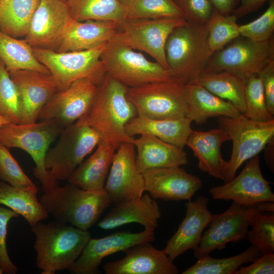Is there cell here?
I'll return each instance as SVG.
<instances>
[{
	"label": "cell",
	"mask_w": 274,
	"mask_h": 274,
	"mask_svg": "<svg viewBox=\"0 0 274 274\" xmlns=\"http://www.w3.org/2000/svg\"><path fill=\"white\" fill-rule=\"evenodd\" d=\"M128 87L106 73L98 85L93 104L87 113L90 125L103 139L116 149L134 138L125 131L126 125L137 116L128 96Z\"/></svg>",
	"instance_id": "obj_1"
},
{
	"label": "cell",
	"mask_w": 274,
	"mask_h": 274,
	"mask_svg": "<svg viewBox=\"0 0 274 274\" xmlns=\"http://www.w3.org/2000/svg\"><path fill=\"white\" fill-rule=\"evenodd\" d=\"M31 229L35 235L36 264L42 274L68 269L91 238L88 231L56 220L39 222Z\"/></svg>",
	"instance_id": "obj_2"
},
{
	"label": "cell",
	"mask_w": 274,
	"mask_h": 274,
	"mask_svg": "<svg viewBox=\"0 0 274 274\" xmlns=\"http://www.w3.org/2000/svg\"><path fill=\"white\" fill-rule=\"evenodd\" d=\"M40 201L55 220L86 231L112 203L105 189L85 190L68 182L44 192Z\"/></svg>",
	"instance_id": "obj_3"
},
{
	"label": "cell",
	"mask_w": 274,
	"mask_h": 274,
	"mask_svg": "<svg viewBox=\"0 0 274 274\" xmlns=\"http://www.w3.org/2000/svg\"><path fill=\"white\" fill-rule=\"evenodd\" d=\"M207 24L178 26L168 36L165 53L172 78L184 84L195 81L213 55L208 44Z\"/></svg>",
	"instance_id": "obj_4"
},
{
	"label": "cell",
	"mask_w": 274,
	"mask_h": 274,
	"mask_svg": "<svg viewBox=\"0 0 274 274\" xmlns=\"http://www.w3.org/2000/svg\"><path fill=\"white\" fill-rule=\"evenodd\" d=\"M63 129L54 119L28 124L10 122L0 128V144L22 149L31 157L35 163L33 175L40 182L43 192L59 185L46 168L45 160L50 145Z\"/></svg>",
	"instance_id": "obj_5"
},
{
	"label": "cell",
	"mask_w": 274,
	"mask_h": 274,
	"mask_svg": "<svg viewBox=\"0 0 274 274\" xmlns=\"http://www.w3.org/2000/svg\"><path fill=\"white\" fill-rule=\"evenodd\" d=\"M101 138L90 125L87 114L62 129L45 157L46 168L57 181L68 179L85 157L96 147Z\"/></svg>",
	"instance_id": "obj_6"
},
{
	"label": "cell",
	"mask_w": 274,
	"mask_h": 274,
	"mask_svg": "<svg viewBox=\"0 0 274 274\" xmlns=\"http://www.w3.org/2000/svg\"><path fill=\"white\" fill-rule=\"evenodd\" d=\"M106 73L128 88L174 79L169 71L114 38L100 55Z\"/></svg>",
	"instance_id": "obj_7"
},
{
	"label": "cell",
	"mask_w": 274,
	"mask_h": 274,
	"mask_svg": "<svg viewBox=\"0 0 274 274\" xmlns=\"http://www.w3.org/2000/svg\"><path fill=\"white\" fill-rule=\"evenodd\" d=\"M106 44L81 51L58 52L32 49L37 59L49 71L59 91L82 78L90 79L98 86L101 83L106 71L100 55Z\"/></svg>",
	"instance_id": "obj_8"
},
{
	"label": "cell",
	"mask_w": 274,
	"mask_h": 274,
	"mask_svg": "<svg viewBox=\"0 0 274 274\" xmlns=\"http://www.w3.org/2000/svg\"><path fill=\"white\" fill-rule=\"evenodd\" d=\"M219 128L226 132L232 142V150L224 182L232 179L246 161L257 155L274 139V119L260 122L242 114L236 117H218Z\"/></svg>",
	"instance_id": "obj_9"
},
{
	"label": "cell",
	"mask_w": 274,
	"mask_h": 274,
	"mask_svg": "<svg viewBox=\"0 0 274 274\" xmlns=\"http://www.w3.org/2000/svg\"><path fill=\"white\" fill-rule=\"evenodd\" d=\"M273 55V37L256 42L240 36L213 54L203 72L226 71L248 79L258 74Z\"/></svg>",
	"instance_id": "obj_10"
},
{
	"label": "cell",
	"mask_w": 274,
	"mask_h": 274,
	"mask_svg": "<svg viewBox=\"0 0 274 274\" xmlns=\"http://www.w3.org/2000/svg\"><path fill=\"white\" fill-rule=\"evenodd\" d=\"M183 17L125 19L114 38L134 50L143 51L168 70L165 46L176 27L187 24Z\"/></svg>",
	"instance_id": "obj_11"
},
{
	"label": "cell",
	"mask_w": 274,
	"mask_h": 274,
	"mask_svg": "<svg viewBox=\"0 0 274 274\" xmlns=\"http://www.w3.org/2000/svg\"><path fill=\"white\" fill-rule=\"evenodd\" d=\"M127 93L138 116L151 119L187 117L185 84L179 81L128 88Z\"/></svg>",
	"instance_id": "obj_12"
},
{
	"label": "cell",
	"mask_w": 274,
	"mask_h": 274,
	"mask_svg": "<svg viewBox=\"0 0 274 274\" xmlns=\"http://www.w3.org/2000/svg\"><path fill=\"white\" fill-rule=\"evenodd\" d=\"M260 213L256 205L245 206L232 202L224 212L213 215L208 228L193 249L194 256L198 259L210 255L230 242L246 238L253 218Z\"/></svg>",
	"instance_id": "obj_13"
},
{
	"label": "cell",
	"mask_w": 274,
	"mask_h": 274,
	"mask_svg": "<svg viewBox=\"0 0 274 274\" xmlns=\"http://www.w3.org/2000/svg\"><path fill=\"white\" fill-rule=\"evenodd\" d=\"M209 192L213 199L232 200L245 206L274 202V194L263 176L258 155L248 160L239 175L222 185L211 187Z\"/></svg>",
	"instance_id": "obj_14"
},
{
	"label": "cell",
	"mask_w": 274,
	"mask_h": 274,
	"mask_svg": "<svg viewBox=\"0 0 274 274\" xmlns=\"http://www.w3.org/2000/svg\"><path fill=\"white\" fill-rule=\"evenodd\" d=\"M98 89L90 79L76 80L54 94L42 108L38 120L54 119L63 128L72 124L89 112Z\"/></svg>",
	"instance_id": "obj_15"
},
{
	"label": "cell",
	"mask_w": 274,
	"mask_h": 274,
	"mask_svg": "<svg viewBox=\"0 0 274 274\" xmlns=\"http://www.w3.org/2000/svg\"><path fill=\"white\" fill-rule=\"evenodd\" d=\"M71 19L65 2L39 0L23 39L33 49L56 51Z\"/></svg>",
	"instance_id": "obj_16"
},
{
	"label": "cell",
	"mask_w": 274,
	"mask_h": 274,
	"mask_svg": "<svg viewBox=\"0 0 274 274\" xmlns=\"http://www.w3.org/2000/svg\"><path fill=\"white\" fill-rule=\"evenodd\" d=\"M104 189L114 205L143 194V175L138 168L132 143H122L116 149Z\"/></svg>",
	"instance_id": "obj_17"
},
{
	"label": "cell",
	"mask_w": 274,
	"mask_h": 274,
	"mask_svg": "<svg viewBox=\"0 0 274 274\" xmlns=\"http://www.w3.org/2000/svg\"><path fill=\"white\" fill-rule=\"evenodd\" d=\"M155 239L154 230L147 229L138 233L123 231L101 238L91 237L68 270L73 274L99 273V266L105 257L118 252H125L141 243L153 242Z\"/></svg>",
	"instance_id": "obj_18"
},
{
	"label": "cell",
	"mask_w": 274,
	"mask_h": 274,
	"mask_svg": "<svg viewBox=\"0 0 274 274\" xmlns=\"http://www.w3.org/2000/svg\"><path fill=\"white\" fill-rule=\"evenodd\" d=\"M143 175L144 191L155 199L190 200L202 184L198 177L181 166L151 168Z\"/></svg>",
	"instance_id": "obj_19"
},
{
	"label": "cell",
	"mask_w": 274,
	"mask_h": 274,
	"mask_svg": "<svg viewBox=\"0 0 274 274\" xmlns=\"http://www.w3.org/2000/svg\"><path fill=\"white\" fill-rule=\"evenodd\" d=\"M18 91L21 106L20 124L37 122L45 104L57 91L51 74L30 70L9 72Z\"/></svg>",
	"instance_id": "obj_20"
},
{
	"label": "cell",
	"mask_w": 274,
	"mask_h": 274,
	"mask_svg": "<svg viewBox=\"0 0 274 274\" xmlns=\"http://www.w3.org/2000/svg\"><path fill=\"white\" fill-rule=\"evenodd\" d=\"M122 258L106 263V274H177V266L164 252L150 242L135 245L125 251Z\"/></svg>",
	"instance_id": "obj_21"
},
{
	"label": "cell",
	"mask_w": 274,
	"mask_h": 274,
	"mask_svg": "<svg viewBox=\"0 0 274 274\" xmlns=\"http://www.w3.org/2000/svg\"><path fill=\"white\" fill-rule=\"evenodd\" d=\"M209 202V198L204 196H198L194 201L188 200L185 216L163 249L172 261L198 245L203 230L213 215L208 209Z\"/></svg>",
	"instance_id": "obj_22"
},
{
	"label": "cell",
	"mask_w": 274,
	"mask_h": 274,
	"mask_svg": "<svg viewBox=\"0 0 274 274\" xmlns=\"http://www.w3.org/2000/svg\"><path fill=\"white\" fill-rule=\"evenodd\" d=\"M230 138L220 128L206 131L192 130L189 135L186 146L189 147L198 161L199 169L209 176L224 181L228 161L221 155L222 144Z\"/></svg>",
	"instance_id": "obj_23"
},
{
	"label": "cell",
	"mask_w": 274,
	"mask_h": 274,
	"mask_svg": "<svg viewBox=\"0 0 274 274\" xmlns=\"http://www.w3.org/2000/svg\"><path fill=\"white\" fill-rule=\"evenodd\" d=\"M161 216L157 201L150 194H145L115 204L97 226L108 230L136 223L143 225L145 229L155 230Z\"/></svg>",
	"instance_id": "obj_24"
},
{
	"label": "cell",
	"mask_w": 274,
	"mask_h": 274,
	"mask_svg": "<svg viewBox=\"0 0 274 274\" xmlns=\"http://www.w3.org/2000/svg\"><path fill=\"white\" fill-rule=\"evenodd\" d=\"M119 25L109 21H69L56 52L90 50L107 43L117 33Z\"/></svg>",
	"instance_id": "obj_25"
},
{
	"label": "cell",
	"mask_w": 274,
	"mask_h": 274,
	"mask_svg": "<svg viewBox=\"0 0 274 274\" xmlns=\"http://www.w3.org/2000/svg\"><path fill=\"white\" fill-rule=\"evenodd\" d=\"M136 162L141 172L151 168L182 166L188 163L187 153L177 146L148 134L134 138Z\"/></svg>",
	"instance_id": "obj_26"
},
{
	"label": "cell",
	"mask_w": 274,
	"mask_h": 274,
	"mask_svg": "<svg viewBox=\"0 0 274 274\" xmlns=\"http://www.w3.org/2000/svg\"><path fill=\"white\" fill-rule=\"evenodd\" d=\"M192 121L187 117L167 119H151L136 116L125 126L130 136L148 134L182 149L192 131Z\"/></svg>",
	"instance_id": "obj_27"
},
{
	"label": "cell",
	"mask_w": 274,
	"mask_h": 274,
	"mask_svg": "<svg viewBox=\"0 0 274 274\" xmlns=\"http://www.w3.org/2000/svg\"><path fill=\"white\" fill-rule=\"evenodd\" d=\"M185 94L187 117L197 125L212 117L233 118L242 114L230 102L215 95L196 82L185 85Z\"/></svg>",
	"instance_id": "obj_28"
},
{
	"label": "cell",
	"mask_w": 274,
	"mask_h": 274,
	"mask_svg": "<svg viewBox=\"0 0 274 274\" xmlns=\"http://www.w3.org/2000/svg\"><path fill=\"white\" fill-rule=\"evenodd\" d=\"M116 148L101 139L94 153L74 170L67 182L89 190L104 189Z\"/></svg>",
	"instance_id": "obj_29"
},
{
	"label": "cell",
	"mask_w": 274,
	"mask_h": 274,
	"mask_svg": "<svg viewBox=\"0 0 274 274\" xmlns=\"http://www.w3.org/2000/svg\"><path fill=\"white\" fill-rule=\"evenodd\" d=\"M38 192L36 185L16 187L0 180V204L23 217L30 227L49 217L38 199Z\"/></svg>",
	"instance_id": "obj_30"
},
{
	"label": "cell",
	"mask_w": 274,
	"mask_h": 274,
	"mask_svg": "<svg viewBox=\"0 0 274 274\" xmlns=\"http://www.w3.org/2000/svg\"><path fill=\"white\" fill-rule=\"evenodd\" d=\"M247 79L226 71L203 72L194 81L218 97L229 101L241 113L246 110L245 86Z\"/></svg>",
	"instance_id": "obj_31"
},
{
	"label": "cell",
	"mask_w": 274,
	"mask_h": 274,
	"mask_svg": "<svg viewBox=\"0 0 274 274\" xmlns=\"http://www.w3.org/2000/svg\"><path fill=\"white\" fill-rule=\"evenodd\" d=\"M0 59L8 72L30 70L50 74L35 56L33 49L24 39L19 40L0 31Z\"/></svg>",
	"instance_id": "obj_32"
},
{
	"label": "cell",
	"mask_w": 274,
	"mask_h": 274,
	"mask_svg": "<svg viewBox=\"0 0 274 274\" xmlns=\"http://www.w3.org/2000/svg\"><path fill=\"white\" fill-rule=\"evenodd\" d=\"M71 17L77 21H109L120 25L125 19V8L118 0H67Z\"/></svg>",
	"instance_id": "obj_33"
},
{
	"label": "cell",
	"mask_w": 274,
	"mask_h": 274,
	"mask_svg": "<svg viewBox=\"0 0 274 274\" xmlns=\"http://www.w3.org/2000/svg\"><path fill=\"white\" fill-rule=\"evenodd\" d=\"M39 0H0V31L16 38L28 30Z\"/></svg>",
	"instance_id": "obj_34"
},
{
	"label": "cell",
	"mask_w": 274,
	"mask_h": 274,
	"mask_svg": "<svg viewBox=\"0 0 274 274\" xmlns=\"http://www.w3.org/2000/svg\"><path fill=\"white\" fill-rule=\"evenodd\" d=\"M262 255L251 245L241 253L224 258H214L210 255L199 258L182 274H234L243 264L251 263Z\"/></svg>",
	"instance_id": "obj_35"
},
{
	"label": "cell",
	"mask_w": 274,
	"mask_h": 274,
	"mask_svg": "<svg viewBox=\"0 0 274 274\" xmlns=\"http://www.w3.org/2000/svg\"><path fill=\"white\" fill-rule=\"evenodd\" d=\"M236 20L232 14L223 15L214 9L207 23L208 44L212 54L241 36Z\"/></svg>",
	"instance_id": "obj_36"
},
{
	"label": "cell",
	"mask_w": 274,
	"mask_h": 274,
	"mask_svg": "<svg viewBox=\"0 0 274 274\" xmlns=\"http://www.w3.org/2000/svg\"><path fill=\"white\" fill-rule=\"evenodd\" d=\"M183 17L174 0H132L126 8L125 19Z\"/></svg>",
	"instance_id": "obj_37"
},
{
	"label": "cell",
	"mask_w": 274,
	"mask_h": 274,
	"mask_svg": "<svg viewBox=\"0 0 274 274\" xmlns=\"http://www.w3.org/2000/svg\"><path fill=\"white\" fill-rule=\"evenodd\" d=\"M246 110L243 114L247 118L256 121L265 122L274 119L269 112L265 98L261 79L258 74L249 77L245 90Z\"/></svg>",
	"instance_id": "obj_38"
},
{
	"label": "cell",
	"mask_w": 274,
	"mask_h": 274,
	"mask_svg": "<svg viewBox=\"0 0 274 274\" xmlns=\"http://www.w3.org/2000/svg\"><path fill=\"white\" fill-rule=\"evenodd\" d=\"M0 115L20 124L21 106L16 87L0 59Z\"/></svg>",
	"instance_id": "obj_39"
},
{
	"label": "cell",
	"mask_w": 274,
	"mask_h": 274,
	"mask_svg": "<svg viewBox=\"0 0 274 274\" xmlns=\"http://www.w3.org/2000/svg\"><path fill=\"white\" fill-rule=\"evenodd\" d=\"M246 238L262 254L274 253V214H257L253 219Z\"/></svg>",
	"instance_id": "obj_40"
},
{
	"label": "cell",
	"mask_w": 274,
	"mask_h": 274,
	"mask_svg": "<svg viewBox=\"0 0 274 274\" xmlns=\"http://www.w3.org/2000/svg\"><path fill=\"white\" fill-rule=\"evenodd\" d=\"M268 7L258 18L248 23L239 25L240 35L256 42H264L273 37L274 0H269Z\"/></svg>",
	"instance_id": "obj_41"
},
{
	"label": "cell",
	"mask_w": 274,
	"mask_h": 274,
	"mask_svg": "<svg viewBox=\"0 0 274 274\" xmlns=\"http://www.w3.org/2000/svg\"><path fill=\"white\" fill-rule=\"evenodd\" d=\"M0 180L13 186L36 185L26 175L8 148L0 144Z\"/></svg>",
	"instance_id": "obj_42"
},
{
	"label": "cell",
	"mask_w": 274,
	"mask_h": 274,
	"mask_svg": "<svg viewBox=\"0 0 274 274\" xmlns=\"http://www.w3.org/2000/svg\"><path fill=\"white\" fill-rule=\"evenodd\" d=\"M174 1L182 12L184 18L190 23H207L214 9L210 0Z\"/></svg>",
	"instance_id": "obj_43"
},
{
	"label": "cell",
	"mask_w": 274,
	"mask_h": 274,
	"mask_svg": "<svg viewBox=\"0 0 274 274\" xmlns=\"http://www.w3.org/2000/svg\"><path fill=\"white\" fill-rule=\"evenodd\" d=\"M19 216L12 210L0 204V267L7 274H15L17 266L9 257L7 247V228L9 222Z\"/></svg>",
	"instance_id": "obj_44"
},
{
	"label": "cell",
	"mask_w": 274,
	"mask_h": 274,
	"mask_svg": "<svg viewBox=\"0 0 274 274\" xmlns=\"http://www.w3.org/2000/svg\"><path fill=\"white\" fill-rule=\"evenodd\" d=\"M258 74L261 80L267 109L274 116V59L268 60Z\"/></svg>",
	"instance_id": "obj_45"
},
{
	"label": "cell",
	"mask_w": 274,
	"mask_h": 274,
	"mask_svg": "<svg viewBox=\"0 0 274 274\" xmlns=\"http://www.w3.org/2000/svg\"><path fill=\"white\" fill-rule=\"evenodd\" d=\"M274 273V253L262 254L251 264L240 266L234 274H273Z\"/></svg>",
	"instance_id": "obj_46"
},
{
	"label": "cell",
	"mask_w": 274,
	"mask_h": 274,
	"mask_svg": "<svg viewBox=\"0 0 274 274\" xmlns=\"http://www.w3.org/2000/svg\"><path fill=\"white\" fill-rule=\"evenodd\" d=\"M269 0H240L239 5L234 9L232 14L237 19L254 12Z\"/></svg>",
	"instance_id": "obj_47"
},
{
	"label": "cell",
	"mask_w": 274,
	"mask_h": 274,
	"mask_svg": "<svg viewBox=\"0 0 274 274\" xmlns=\"http://www.w3.org/2000/svg\"><path fill=\"white\" fill-rule=\"evenodd\" d=\"M214 9L223 15L231 14L240 0H210Z\"/></svg>",
	"instance_id": "obj_48"
},
{
	"label": "cell",
	"mask_w": 274,
	"mask_h": 274,
	"mask_svg": "<svg viewBox=\"0 0 274 274\" xmlns=\"http://www.w3.org/2000/svg\"><path fill=\"white\" fill-rule=\"evenodd\" d=\"M274 139L269 142L265 147V162L272 173L274 171V156H273Z\"/></svg>",
	"instance_id": "obj_49"
},
{
	"label": "cell",
	"mask_w": 274,
	"mask_h": 274,
	"mask_svg": "<svg viewBox=\"0 0 274 274\" xmlns=\"http://www.w3.org/2000/svg\"><path fill=\"white\" fill-rule=\"evenodd\" d=\"M274 202L264 201L258 203L256 204L258 210L261 212H273Z\"/></svg>",
	"instance_id": "obj_50"
},
{
	"label": "cell",
	"mask_w": 274,
	"mask_h": 274,
	"mask_svg": "<svg viewBox=\"0 0 274 274\" xmlns=\"http://www.w3.org/2000/svg\"><path fill=\"white\" fill-rule=\"evenodd\" d=\"M10 122H11L9 119L0 115V128L4 125L9 123Z\"/></svg>",
	"instance_id": "obj_51"
},
{
	"label": "cell",
	"mask_w": 274,
	"mask_h": 274,
	"mask_svg": "<svg viewBox=\"0 0 274 274\" xmlns=\"http://www.w3.org/2000/svg\"><path fill=\"white\" fill-rule=\"evenodd\" d=\"M119 2L125 8L129 6L132 0H118Z\"/></svg>",
	"instance_id": "obj_52"
},
{
	"label": "cell",
	"mask_w": 274,
	"mask_h": 274,
	"mask_svg": "<svg viewBox=\"0 0 274 274\" xmlns=\"http://www.w3.org/2000/svg\"><path fill=\"white\" fill-rule=\"evenodd\" d=\"M4 273L3 270L2 269V268L0 267V274H3Z\"/></svg>",
	"instance_id": "obj_53"
},
{
	"label": "cell",
	"mask_w": 274,
	"mask_h": 274,
	"mask_svg": "<svg viewBox=\"0 0 274 274\" xmlns=\"http://www.w3.org/2000/svg\"><path fill=\"white\" fill-rule=\"evenodd\" d=\"M61 1H62L63 2H66L67 1V0H61Z\"/></svg>",
	"instance_id": "obj_54"
}]
</instances>
